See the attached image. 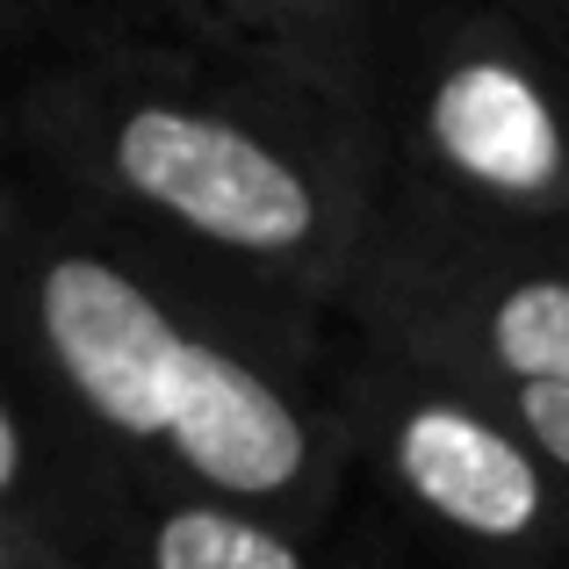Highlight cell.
<instances>
[{
  "label": "cell",
  "mask_w": 569,
  "mask_h": 569,
  "mask_svg": "<svg viewBox=\"0 0 569 569\" xmlns=\"http://www.w3.org/2000/svg\"><path fill=\"white\" fill-rule=\"evenodd\" d=\"M8 368L116 469L246 505L318 541L347 476V332L209 281L29 173L0 181Z\"/></svg>",
  "instance_id": "cell-1"
},
{
  "label": "cell",
  "mask_w": 569,
  "mask_h": 569,
  "mask_svg": "<svg viewBox=\"0 0 569 569\" xmlns=\"http://www.w3.org/2000/svg\"><path fill=\"white\" fill-rule=\"evenodd\" d=\"M8 173L318 325H339L389 194L339 94L130 14L66 29L22 72Z\"/></svg>",
  "instance_id": "cell-2"
},
{
  "label": "cell",
  "mask_w": 569,
  "mask_h": 569,
  "mask_svg": "<svg viewBox=\"0 0 569 569\" xmlns=\"http://www.w3.org/2000/svg\"><path fill=\"white\" fill-rule=\"evenodd\" d=\"M361 123L389 188L569 238V51L505 0H382Z\"/></svg>",
  "instance_id": "cell-3"
},
{
  "label": "cell",
  "mask_w": 569,
  "mask_h": 569,
  "mask_svg": "<svg viewBox=\"0 0 569 569\" xmlns=\"http://www.w3.org/2000/svg\"><path fill=\"white\" fill-rule=\"evenodd\" d=\"M339 332L490 397H569V238L389 188Z\"/></svg>",
  "instance_id": "cell-4"
},
{
  "label": "cell",
  "mask_w": 569,
  "mask_h": 569,
  "mask_svg": "<svg viewBox=\"0 0 569 569\" xmlns=\"http://www.w3.org/2000/svg\"><path fill=\"white\" fill-rule=\"evenodd\" d=\"M347 426L382 476L469 569L569 562V483L512 411L476 382L426 376L347 339Z\"/></svg>",
  "instance_id": "cell-5"
},
{
  "label": "cell",
  "mask_w": 569,
  "mask_h": 569,
  "mask_svg": "<svg viewBox=\"0 0 569 569\" xmlns=\"http://www.w3.org/2000/svg\"><path fill=\"white\" fill-rule=\"evenodd\" d=\"M43 541L87 556L94 569H325L310 533L202 490L144 483L130 469H109L80 519Z\"/></svg>",
  "instance_id": "cell-6"
},
{
  "label": "cell",
  "mask_w": 569,
  "mask_h": 569,
  "mask_svg": "<svg viewBox=\"0 0 569 569\" xmlns=\"http://www.w3.org/2000/svg\"><path fill=\"white\" fill-rule=\"evenodd\" d=\"M376 14H382V0H173L159 22L217 43V51L296 72V80L339 94L361 116L353 87H361V43Z\"/></svg>",
  "instance_id": "cell-7"
},
{
  "label": "cell",
  "mask_w": 569,
  "mask_h": 569,
  "mask_svg": "<svg viewBox=\"0 0 569 569\" xmlns=\"http://www.w3.org/2000/svg\"><path fill=\"white\" fill-rule=\"evenodd\" d=\"M0 569H94V562L58 548V541H43L37 527H8V519H0Z\"/></svg>",
  "instance_id": "cell-8"
},
{
  "label": "cell",
  "mask_w": 569,
  "mask_h": 569,
  "mask_svg": "<svg viewBox=\"0 0 569 569\" xmlns=\"http://www.w3.org/2000/svg\"><path fill=\"white\" fill-rule=\"evenodd\" d=\"M512 411L533 426V440L548 447V461H556V469H562V483H569V397L541 389V397H512Z\"/></svg>",
  "instance_id": "cell-9"
},
{
  "label": "cell",
  "mask_w": 569,
  "mask_h": 569,
  "mask_svg": "<svg viewBox=\"0 0 569 569\" xmlns=\"http://www.w3.org/2000/svg\"><path fill=\"white\" fill-rule=\"evenodd\" d=\"M505 8L527 14V22L541 29L548 43H562V51H569V0H505Z\"/></svg>",
  "instance_id": "cell-10"
},
{
  "label": "cell",
  "mask_w": 569,
  "mask_h": 569,
  "mask_svg": "<svg viewBox=\"0 0 569 569\" xmlns=\"http://www.w3.org/2000/svg\"><path fill=\"white\" fill-rule=\"evenodd\" d=\"M14 8H37V0H14ZM43 8H51L58 37H66V29H80V22H109V8H101V0H43Z\"/></svg>",
  "instance_id": "cell-11"
},
{
  "label": "cell",
  "mask_w": 569,
  "mask_h": 569,
  "mask_svg": "<svg viewBox=\"0 0 569 569\" xmlns=\"http://www.w3.org/2000/svg\"><path fill=\"white\" fill-rule=\"evenodd\" d=\"M101 8H109V22H116V14H130V22H159L173 0H101Z\"/></svg>",
  "instance_id": "cell-12"
},
{
  "label": "cell",
  "mask_w": 569,
  "mask_h": 569,
  "mask_svg": "<svg viewBox=\"0 0 569 569\" xmlns=\"http://www.w3.org/2000/svg\"><path fill=\"white\" fill-rule=\"evenodd\" d=\"M527 569H569V562H527Z\"/></svg>",
  "instance_id": "cell-13"
}]
</instances>
